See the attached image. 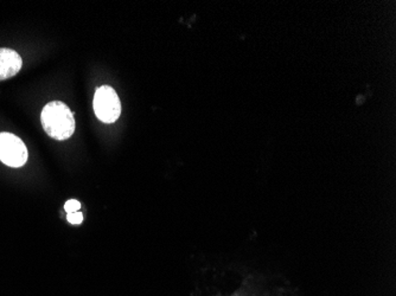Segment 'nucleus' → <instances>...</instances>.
<instances>
[{
    "mask_svg": "<svg viewBox=\"0 0 396 296\" xmlns=\"http://www.w3.org/2000/svg\"><path fill=\"white\" fill-rule=\"evenodd\" d=\"M40 122L46 134L55 140H67L75 132L74 112L61 101H52L45 105L40 112Z\"/></svg>",
    "mask_w": 396,
    "mask_h": 296,
    "instance_id": "nucleus-1",
    "label": "nucleus"
},
{
    "mask_svg": "<svg viewBox=\"0 0 396 296\" xmlns=\"http://www.w3.org/2000/svg\"><path fill=\"white\" fill-rule=\"evenodd\" d=\"M93 106L97 118L105 123H114L121 114L119 96L109 85H102L96 89Z\"/></svg>",
    "mask_w": 396,
    "mask_h": 296,
    "instance_id": "nucleus-2",
    "label": "nucleus"
},
{
    "mask_svg": "<svg viewBox=\"0 0 396 296\" xmlns=\"http://www.w3.org/2000/svg\"><path fill=\"white\" fill-rule=\"evenodd\" d=\"M28 148L12 133H0V161L10 167H22L28 161Z\"/></svg>",
    "mask_w": 396,
    "mask_h": 296,
    "instance_id": "nucleus-3",
    "label": "nucleus"
},
{
    "mask_svg": "<svg viewBox=\"0 0 396 296\" xmlns=\"http://www.w3.org/2000/svg\"><path fill=\"white\" fill-rule=\"evenodd\" d=\"M22 65L23 61L18 52L0 47V81L16 76L22 69Z\"/></svg>",
    "mask_w": 396,
    "mask_h": 296,
    "instance_id": "nucleus-4",
    "label": "nucleus"
},
{
    "mask_svg": "<svg viewBox=\"0 0 396 296\" xmlns=\"http://www.w3.org/2000/svg\"><path fill=\"white\" fill-rule=\"evenodd\" d=\"M81 209V203L75 199H70L68 200L66 203V205H64V210L68 213H73V212H78L79 210Z\"/></svg>",
    "mask_w": 396,
    "mask_h": 296,
    "instance_id": "nucleus-5",
    "label": "nucleus"
},
{
    "mask_svg": "<svg viewBox=\"0 0 396 296\" xmlns=\"http://www.w3.org/2000/svg\"><path fill=\"white\" fill-rule=\"evenodd\" d=\"M67 219L69 223L72 224H81L83 222V215L81 212H73V213H68Z\"/></svg>",
    "mask_w": 396,
    "mask_h": 296,
    "instance_id": "nucleus-6",
    "label": "nucleus"
}]
</instances>
